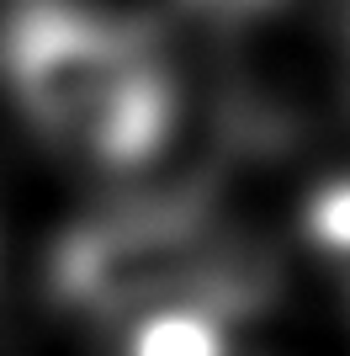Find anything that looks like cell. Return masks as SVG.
<instances>
[{"instance_id": "1", "label": "cell", "mask_w": 350, "mask_h": 356, "mask_svg": "<svg viewBox=\"0 0 350 356\" xmlns=\"http://www.w3.org/2000/svg\"><path fill=\"white\" fill-rule=\"evenodd\" d=\"M0 64L27 122L69 160L138 170L175 128V86L154 48L85 6H22L6 27Z\"/></svg>"}, {"instance_id": "2", "label": "cell", "mask_w": 350, "mask_h": 356, "mask_svg": "<svg viewBox=\"0 0 350 356\" xmlns=\"http://www.w3.org/2000/svg\"><path fill=\"white\" fill-rule=\"evenodd\" d=\"M53 293L96 325H133L181 298H218V250L191 208H112L58 245Z\"/></svg>"}, {"instance_id": "3", "label": "cell", "mask_w": 350, "mask_h": 356, "mask_svg": "<svg viewBox=\"0 0 350 356\" xmlns=\"http://www.w3.org/2000/svg\"><path fill=\"white\" fill-rule=\"evenodd\" d=\"M128 356H233L223 298H181L128 325Z\"/></svg>"}, {"instance_id": "4", "label": "cell", "mask_w": 350, "mask_h": 356, "mask_svg": "<svg viewBox=\"0 0 350 356\" xmlns=\"http://www.w3.org/2000/svg\"><path fill=\"white\" fill-rule=\"evenodd\" d=\"M303 229L324 255L350 261V181H329V186H319V192L308 197Z\"/></svg>"}]
</instances>
